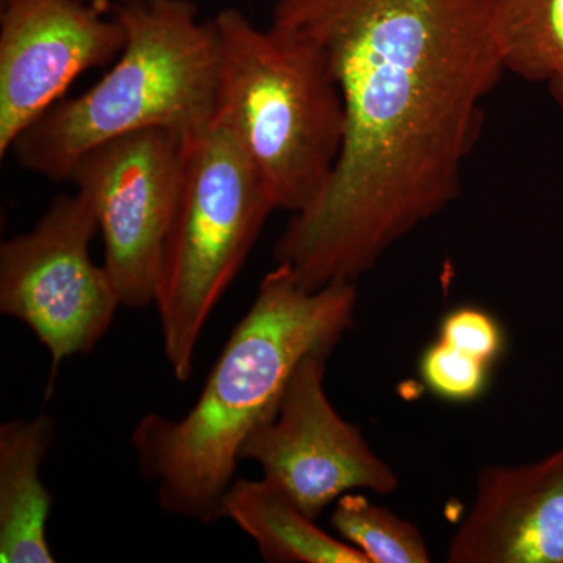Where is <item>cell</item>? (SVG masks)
I'll use <instances>...</instances> for the list:
<instances>
[{
  "label": "cell",
  "instance_id": "cell-1",
  "mask_svg": "<svg viewBox=\"0 0 563 563\" xmlns=\"http://www.w3.org/2000/svg\"><path fill=\"white\" fill-rule=\"evenodd\" d=\"M498 0H276L272 24L320 52L342 91L346 136L320 198L274 246L306 290L357 282L461 198L506 76Z\"/></svg>",
  "mask_w": 563,
  "mask_h": 563
},
{
  "label": "cell",
  "instance_id": "cell-2",
  "mask_svg": "<svg viewBox=\"0 0 563 563\" xmlns=\"http://www.w3.org/2000/svg\"><path fill=\"white\" fill-rule=\"evenodd\" d=\"M357 299L355 282L309 291L285 265L263 277L190 412L179 420L147 413L133 429L141 473L165 512L201 525L224 520L244 442L272 420L298 363L332 352L354 325Z\"/></svg>",
  "mask_w": 563,
  "mask_h": 563
},
{
  "label": "cell",
  "instance_id": "cell-3",
  "mask_svg": "<svg viewBox=\"0 0 563 563\" xmlns=\"http://www.w3.org/2000/svg\"><path fill=\"white\" fill-rule=\"evenodd\" d=\"M113 14L128 43L113 68L77 98L58 101L14 141L16 162L68 179L85 152L113 139L163 129L187 140L217 118L220 41L191 0H120Z\"/></svg>",
  "mask_w": 563,
  "mask_h": 563
},
{
  "label": "cell",
  "instance_id": "cell-4",
  "mask_svg": "<svg viewBox=\"0 0 563 563\" xmlns=\"http://www.w3.org/2000/svg\"><path fill=\"white\" fill-rule=\"evenodd\" d=\"M220 41L217 120L235 132L280 210L299 213L328 188L342 155L346 109L312 44L243 11L213 18Z\"/></svg>",
  "mask_w": 563,
  "mask_h": 563
},
{
  "label": "cell",
  "instance_id": "cell-5",
  "mask_svg": "<svg viewBox=\"0 0 563 563\" xmlns=\"http://www.w3.org/2000/svg\"><path fill=\"white\" fill-rule=\"evenodd\" d=\"M276 210L239 136L217 120L184 143L179 202L163 243L154 306L172 372L187 383L211 312Z\"/></svg>",
  "mask_w": 563,
  "mask_h": 563
},
{
  "label": "cell",
  "instance_id": "cell-6",
  "mask_svg": "<svg viewBox=\"0 0 563 563\" xmlns=\"http://www.w3.org/2000/svg\"><path fill=\"white\" fill-rule=\"evenodd\" d=\"M96 232L95 206L77 190L55 199L32 231L0 246V312L24 322L49 351L47 393L60 363L95 350L122 307L109 273L91 261Z\"/></svg>",
  "mask_w": 563,
  "mask_h": 563
},
{
  "label": "cell",
  "instance_id": "cell-7",
  "mask_svg": "<svg viewBox=\"0 0 563 563\" xmlns=\"http://www.w3.org/2000/svg\"><path fill=\"white\" fill-rule=\"evenodd\" d=\"M185 140L147 129L85 152L68 174L91 199L103 242V268L121 306L154 303L163 243L179 202Z\"/></svg>",
  "mask_w": 563,
  "mask_h": 563
},
{
  "label": "cell",
  "instance_id": "cell-8",
  "mask_svg": "<svg viewBox=\"0 0 563 563\" xmlns=\"http://www.w3.org/2000/svg\"><path fill=\"white\" fill-rule=\"evenodd\" d=\"M331 354L313 351L298 363L276 413L240 451V461L257 463L263 479L313 520L344 493L390 495L399 487L395 470L329 401L324 376Z\"/></svg>",
  "mask_w": 563,
  "mask_h": 563
},
{
  "label": "cell",
  "instance_id": "cell-9",
  "mask_svg": "<svg viewBox=\"0 0 563 563\" xmlns=\"http://www.w3.org/2000/svg\"><path fill=\"white\" fill-rule=\"evenodd\" d=\"M125 43L121 21L84 0H2L0 155L80 74L109 65Z\"/></svg>",
  "mask_w": 563,
  "mask_h": 563
},
{
  "label": "cell",
  "instance_id": "cell-10",
  "mask_svg": "<svg viewBox=\"0 0 563 563\" xmlns=\"http://www.w3.org/2000/svg\"><path fill=\"white\" fill-rule=\"evenodd\" d=\"M448 563H563V446L520 466H484Z\"/></svg>",
  "mask_w": 563,
  "mask_h": 563
},
{
  "label": "cell",
  "instance_id": "cell-11",
  "mask_svg": "<svg viewBox=\"0 0 563 563\" xmlns=\"http://www.w3.org/2000/svg\"><path fill=\"white\" fill-rule=\"evenodd\" d=\"M54 437L44 413L0 426V562H55L47 542L52 496L41 479Z\"/></svg>",
  "mask_w": 563,
  "mask_h": 563
},
{
  "label": "cell",
  "instance_id": "cell-12",
  "mask_svg": "<svg viewBox=\"0 0 563 563\" xmlns=\"http://www.w3.org/2000/svg\"><path fill=\"white\" fill-rule=\"evenodd\" d=\"M233 521L273 563H369L344 540L322 531L287 493L266 479H235L222 503Z\"/></svg>",
  "mask_w": 563,
  "mask_h": 563
},
{
  "label": "cell",
  "instance_id": "cell-13",
  "mask_svg": "<svg viewBox=\"0 0 563 563\" xmlns=\"http://www.w3.org/2000/svg\"><path fill=\"white\" fill-rule=\"evenodd\" d=\"M496 35L506 73L543 87L563 111V0H498Z\"/></svg>",
  "mask_w": 563,
  "mask_h": 563
},
{
  "label": "cell",
  "instance_id": "cell-14",
  "mask_svg": "<svg viewBox=\"0 0 563 563\" xmlns=\"http://www.w3.org/2000/svg\"><path fill=\"white\" fill-rule=\"evenodd\" d=\"M332 528L369 563H429L428 544L417 526L369 501L344 493L335 501Z\"/></svg>",
  "mask_w": 563,
  "mask_h": 563
},
{
  "label": "cell",
  "instance_id": "cell-15",
  "mask_svg": "<svg viewBox=\"0 0 563 563\" xmlns=\"http://www.w3.org/2000/svg\"><path fill=\"white\" fill-rule=\"evenodd\" d=\"M492 365L437 339L422 352L420 376L432 395L443 401L472 402L490 383Z\"/></svg>",
  "mask_w": 563,
  "mask_h": 563
},
{
  "label": "cell",
  "instance_id": "cell-16",
  "mask_svg": "<svg viewBox=\"0 0 563 563\" xmlns=\"http://www.w3.org/2000/svg\"><path fill=\"white\" fill-rule=\"evenodd\" d=\"M439 340L492 366L501 357L506 343L499 321L476 306H459L444 314Z\"/></svg>",
  "mask_w": 563,
  "mask_h": 563
}]
</instances>
